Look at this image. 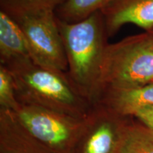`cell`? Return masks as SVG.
<instances>
[{"label":"cell","mask_w":153,"mask_h":153,"mask_svg":"<svg viewBox=\"0 0 153 153\" xmlns=\"http://www.w3.org/2000/svg\"><path fill=\"white\" fill-rule=\"evenodd\" d=\"M68 62L69 78L94 106L100 100L101 65L108 37L101 11L78 22L57 19Z\"/></svg>","instance_id":"cell-1"},{"label":"cell","mask_w":153,"mask_h":153,"mask_svg":"<svg viewBox=\"0 0 153 153\" xmlns=\"http://www.w3.org/2000/svg\"><path fill=\"white\" fill-rule=\"evenodd\" d=\"M4 66L12 75L19 104L42 107L77 118H87L92 109L67 72L44 68L30 58Z\"/></svg>","instance_id":"cell-2"},{"label":"cell","mask_w":153,"mask_h":153,"mask_svg":"<svg viewBox=\"0 0 153 153\" xmlns=\"http://www.w3.org/2000/svg\"><path fill=\"white\" fill-rule=\"evenodd\" d=\"M151 82L153 36L150 31L108 44L101 70L100 99L107 91L135 89Z\"/></svg>","instance_id":"cell-3"},{"label":"cell","mask_w":153,"mask_h":153,"mask_svg":"<svg viewBox=\"0 0 153 153\" xmlns=\"http://www.w3.org/2000/svg\"><path fill=\"white\" fill-rule=\"evenodd\" d=\"M19 25L35 64L59 72L68 67L62 36L55 11L21 13L9 15Z\"/></svg>","instance_id":"cell-4"},{"label":"cell","mask_w":153,"mask_h":153,"mask_svg":"<svg viewBox=\"0 0 153 153\" xmlns=\"http://www.w3.org/2000/svg\"><path fill=\"white\" fill-rule=\"evenodd\" d=\"M14 114L28 133L55 153H74L87 118L23 104Z\"/></svg>","instance_id":"cell-5"},{"label":"cell","mask_w":153,"mask_h":153,"mask_svg":"<svg viewBox=\"0 0 153 153\" xmlns=\"http://www.w3.org/2000/svg\"><path fill=\"white\" fill-rule=\"evenodd\" d=\"M128 118L101 104L94 105L74 153H115Z\"/></svg>","instance_id":"cell-6"},{"label":"cell","mask_w":153,"mask_h":153,"mask_svg":"<svg viewBox=\"0 0 153 153\" xmlns=\"http://www.w3.org/2000/svg\"><path fill=\"white\" fill-rule=\"evenodd\" d=\"M108 38L126 24L153 29V0H110L101 10Z\"/></svg>","instance_id":"cell-7"},{"label":"cell","mask_w":153,"mask_h":153,"mask_svg":"<svg viewBox=\"0 0 153 153\" xmlns=\"http://www.w3.org/2000/svg\"><path fill=\"white\" fill-rule=\"evenodd\" d=\"M0 153H55L23 126L14 112L0 108Z\"/></svg>","instance_id":"cell-8"},{"label":"cell","mask_w":153,"mask_h":153,"mask_svg":"<svg viewBox=\"0 0 153 153\" xmlns=\"http://www.w3.org/2000/svg\"><path fill=\"white\" fill-rule=\"evenodd\" d=\"M97 104L111 108L123 116H133L145 106H153V82L128 90L107 91Z\"/></svg>","instance_id":"cell-9"},{"label":"cell","mask_w":153,"mask_h":153,"mask_svg":"<svg viewBox=\"0 0 153 153\" xmlns=\"http://www.w3.org/2000/svg\"><path fill=\"white\" fill-rule=\"evenodd\" d=\"M28 58L29 51L22 30L10 16L0 11V65Z\"/></svg>","instance_id":"cell-10"},{"label":"cell","mask_w":153,"mask_h":153,"mask_svg":"<svg viewBox=\"0 0 153 153\" xmlns=\"http://www.w3.org/2000/svg\"><path fill=\"white\" fill-rule=\"evenodd\" d=\"M115 153H153V131L128 116Z\"/></svg>","instance_id":"cell-11"},{"label":"cell","mask_w":153,"mask_h":153,"mask_svg":"<svg viewBox=\"0 0 153 153\" xmlns=\"http://www.w3.org/2000/svg\"><path fill=\"white\" fill-rule=\"evenodd\" d=\"M110 0H67L55 11L57 19L68 23L78 22L101 11Z\"/></svg>","instance_id":"cell-12"},{"label":"cell","mask_w":153,"mask_h":153,"mask_svg":"<svg viewBox=\"0 0 153 153\" xmlns=\"http://www.w3.org/2000/svg\"><path fill=\"white\" fill-rule=\"evenodd\" d=\"M67 0H0V11L8 15L38 11H55Z\"/></svg>","instance_id":"cell-13"},{"label":"cell","mask_w":153,"mask_h":153,"mask_svg":"<svg viewBox=\"0 0 153 153\" xmlns=\"http://www.w3.org/2000/svg\"><path fill=\"white\" fill-rule=\"evenodd\" d=\"M19 106L12 75L5 66L0 65V108L15 112Z\"/></svg>","instance_id":"cell-14"},{"label":"cell","mask_w":153,"mask_h":153,"mask_svg":"<svg viewBox=\"0 0 153 153\" xmlns=\"http://www.w3.org/2000/svg\"><path fill=\"white\" fill-rule=\"evenodd\" d=\"M133 116L153 131V106L140 108Z\"/></svg>","instance_id":"cell-15"},{"label":"cell","mask_w":153,"mask_h":153,"mask_svg":"<svg viewBox=\"0 0 153 153\" xmlns=\"http://www.w3.org/2000/svg\"><path fill=\"white\" fill-rule=\"evenodd\" d=\"M150 32L151 33H152V36H153V29L152 30H150Z\"/></svg>","instance_id":"cell-16"}]
</instances>
